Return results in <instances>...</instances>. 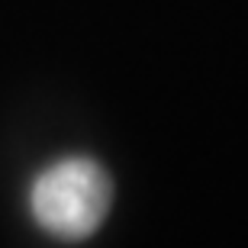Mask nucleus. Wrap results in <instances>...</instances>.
<instances>
[{"label": "nucleus", "instance_id": "1", "mask_svg": "<svg viewBox=\"0 0 248 248\" xmlns=\"http://www.w3.org/2000/svg\"><path fill=\"white\" fill-rule=\"evenodd\" d=\"M29 216L48 239L87 242L113 206V181L97 158L64 155L32 177L26 193Z\"/></svg>", "mask_w": 248, "mask_h": 248}]
</instances>
